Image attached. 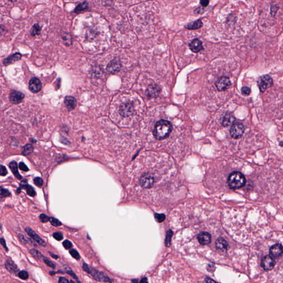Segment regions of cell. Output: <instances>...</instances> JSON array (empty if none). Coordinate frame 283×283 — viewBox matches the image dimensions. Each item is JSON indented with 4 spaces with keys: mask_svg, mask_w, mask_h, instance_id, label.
<instances>
[{
    "mask_svg": "<svg viewBox=\"0 0 283 283\" xmlns=\"http://www.w3.org/2000/svg\"><path fill=\"white\" fill-rule=\"evenodd\" d=\"M172 130L173 126L171 123L168 121L162 120L155 124L153 135L158 140L164 139L170 135Z\"/></svg>",
    "mask_w": 283,
    "mask_h": 283,
    "instance_id": "cell-1",
    "label": "cell"
},
{
    "mask_svg": "<svg viewBox=\"0 0 283 283\" xmlns=\"http://www.w3.org/2000/svg\"><path fill=\"white\" fill-rule=\"evenodd\" d=\"M246 179L243 174L239 171H234L230 174L227 179L229 187L233 190H237L245 185Z\"/></svg>",
    "mask_w": 283,
    "mask_h": 283,
    "instance_id": "cell-2",
    "label": "cell"
},
{
    "mask_svg": "<svg viewBox=\"0 0 283 283\" xmlns=\"http://www.w3.org/2000/svg\"><path fill=\"white\" fill-rule=\"evenodd\" d=\"M197 247L205 248L210 246L212 243V235L207 231H203L197 234L196 236Z\"/></svg>",
    "mask_w": 283,
    "mask_h": 283,
    "instance_id": "cell-3",
    "label": "cell"
},
{
    "mask_svg": "<svg viewBox=\"0 0 283 283\" xmlns=\"http://www.w3.org/2000/svg\"><path fill=\"white\" fill-rule=\"evenodd\" d=\"M257 84L261 92L264 93L273 85V79L269 75H263L259 78Z\"/></svg>",
    "mask_w": 283,
    "mask_h": 283,
    "instance_id": "cell-4",
    "label": "cell"
},
{
    "mask_svg": "<svg viewBox=\"0 0 283 283\" xmlns=\"http://www.w3.org/2000/svg\"><path fill=\"white\" fill-rule=\"evenodd\" d=\"M244 127L240 122H235L231 126L230 134L231 137L234 139L241 138L244 132Z\"/></svg>",
    "mask_w": 283,
    "mask_h": 283,
    "instance_id": "cell-5",
    "label": "cell"
},
{
    "mask_svg": "<svg viewBox=\"0 0 283 283\" xmlns=\"http://www.w3.org/2000/svg\"><path fill=\"white\" fill-rule=\"evenodd\" d=\"M276 264V262L274 258L270 255L264 256L261 261V267L266 271L272 270Z\"/></svg>",
    "mask_w": 283,
    "mask_h": 283,
    "instance_id": "cell-6",
    "label": "cell"
},
{
    "mask_svg": "<svg viewBox=\"0 0 283 283\" xmlns=\"http://www.w3.org/2000/svg\"><path fill=\"white\" fill-rule=\"evenodd\" d=\"M90 274L95 281L101 282H112V281L105 273L94 268H91Z\"/></svg>",
    "mask_w": 283,
    "mask_h": 283,
    "instance_id": "cell-7",
    "label": "cell"
},
{
    "mask_svg": "<svg viewBox=\"0 0 283 283\" xmlns=\"http://www.w3.org/2000/svg\"><path fill=\"white\" fill-rule=\"evenodd\" d=\"M231 85L230 79L226 76H222L217 80L216 86L217 90L220 91L227 90Z\"/></svg>",
    "mask_w": 283,
    "mask_h": 283,
    "instance_id": "cell-8",
    "label": "cell"
},
{
    "mask_svg": "<svg viewBox=\"0 0 283 283\" xmlns=\"http://www.w3.org/2000/svg\"><path fill=\"white\" fill-rule=\"evenodd\" d=\"M134 111V108L132 104L130 103H125L120 106V113L121 115L125 117H127L132 115Z\"/></svg>",
    "mask_w": 283,
    "mask_h": 283,
    "instance_id": "cell-9",
    "label": "cell"
},
{
    "mask_svg": "<svg viewBox=\"0 0 283 283\" xmlns=\"http://www.w3.org/2000/svg\"><path fill=\"white\" fill-rule=\"evenodd\" d=\"M42 88V84L40 80L37 78H32L29 83V89L33 93L39 92Z\"/></svg>",
    "mask_w": 283,
    "mask_h": 283,
    "instance_id": "cell-10",
    "label": "cell"
},
{
    "mask_svg": "<svg viewBox=\"0 0 283 283\" xmlns=\"http://www.w3.org/2000/svg\"><path fill=\"white\" fill-rule=\"evenodd\" d=\"M121 68V63L120 60H119L118 59H114L113 60L111 61L110 62L108 63L106 69L108 73L114 74V73L119 71Z\"/></svg>",
    "mask_w": 283,
    "mask_h": 283,
    "instance_id": "cell-11",
    "label": "cell"
},
{
    "mask_svg": "<svg viewBox=\"0 0 283 283\" xmlns=\"http://www.w3.org/2000/svg\"><path fill=\"white\" fill-rule=\"evenodd\" d=\"M283 247L281 244L277 243L271 247L269 249V255L274 258H278L283 256Z\"/></svg>",
    "mask_w": 283,
    "mask_h": 283,
    "instance_id": "cell-12",
    "label": "cell"
},
{
    "mask_svg": "<svg viewBox=\"0 0 283 283\" xmlns=\"http://www.w3.org/2000/svg\"><path fill=\"white\" fill-rule=\"evenodd\" d=\"M25 231L27 233L28 235H29L30 238H32L34 241H35V242L38 244L39 246H42V247L46 246L45 241L40 238V237L37 234L35 233L32 228H30V227H26L25 228Z\"/></svg>",
    "mask_w": 283,
    "mask_h": 283,
    "instance_id": "cell-13",
    "label": "cell"
},
{
    "mask_svg": "<svg viewBox=\"0 0 283 283\" xmlns=\"http://www.w3.org/2000/svg\"><path fill=\"white\" fill-rule=\"evenodd\" d=\"M25 98V95L23 93L13 90L11 93L10 95V100L11 103L13 104H18L22 101Z\"/></svg>",
    "mask_w": 283,
    "mask_h": 283,
    "instance_id": "cell-14",
    "label": "cell"
},
{
    "mask_svg": "<svg viewBox=\"0 0 283 283\" xmlns=\"http://www.w3.org/2000/svg\"><path fill=\"white\" fill-rule=\"evenodd\" d=\"M189 48L194 53H199L203 49V43L199 39H194L189 44Z\"/></svg>",
    "mask_w": 283,
    "mask_h": 283,
    "instance_id": "cell-15",
    "label": "cell"
},
{
    "mask_svg": "<svg viewBox=\"0 0 283 283\" xmlns=\"http://www.w3.org/2000/svg\"><path fill=\"white\" fill-rule=\"evenodd\" d=\"M160 92V88L157 85H152L148 87L147 90V95L150 98H157Z\"/></svg>",
    "mask_w": 283,
    "mask_h": 283,
    "instance_id": "cell-16",
    "label": "cell"
},
{
    "mask_svg": "<svg viewBox=\"0 0 283 283\" xmlns=\"http://www.w3.org/2000/svg\"><path fill=\"white\" fill-rule=\"evenodd\" d=\"M65 105L69 111H72L75 108L76 106V100L72 96H66L64 99Z\"/></svg>",
    "mask_w": 283,
    "mask_h": 283,
    "instance_id": "cell-17",
    "label": "cell"
},
{
    "mask_svg": "<svg viewBox=\"0 0 283 283\" xmlns=\"http://www.w3.org/2000/svg\"><path fill=\"white\" fill-rule=\"evenodd\" d=\"M5 266L7 270L12 274H17L19 271L17 265L10 259H8L6 261Z\"/></svg>",
    "mask_w": 283,
    "mask_h": 283,
    "instance_id": "cell-18",
    "label": "cell"
},
{
    "mask_svg": "<svg viewBox=\"0 0 283 283\" xmlns=\"http://www.w3.org/2000/svg\"><path fill=\"white\" fill-rule=\"evenodd\" d=\"M203 26V23L201 20H198L193 22L189 23L185 25L186 29L189 30H196Z\"/></svg>",
    "mask_w": 283,
    "mask_h": 283,
    "instance_id": "cell-19",
    "label": "cell"
},
{
    "mask_svg": "<svg viewBox=\"0 0 283 283\" xmlns=\"http://www.w3.org/2000/svg\"><path fill=\"white\" fill-rule=\"evenodd\" d=\"M235 117L232 114L227 113L223 117L222 125L224 127H228L230 125H232L235 123Z\"/></svg>",
    "mask_w": 283,
    "mask_h": 283,
    "instance_id": "cell-20",
    "label": "cell"
},
{
    "mask_svg": "<svg viewBox=\"0 0 283 283\" xmlns=\"http://www.w3.org/2000/svg\"><path fill=\"white\" fill-rule=\"evenodd\" d=\"M22 56L20 53H16L13 55H11L5 59L3 60V64L4 65H7L11 64L13 63H15V62H17L18 60H20Z\"/></svg>",
    "mask_w": 283,
    "mask_h": 283,
    "instance_id": "cell-21",
    "label": "cell"
},
{
    "mask_svg": "<svg viewBox=\"0 0 283 283\" xmlns=\"http://www.w3.org/2000/svg\"><path fill=\"white\" fill-rule=\"evenodd\" d=\"M9 167L10 168V169L12 171L13 174L15 175L16 178H17L18 179H22V176H21L18 172L17 164L16 162L13 161L12 162H11L9 164Z\"/></svg>",
    "mask_w": 283,
    "mask_h": 283,
    "instance_id": "cell-22",
    "label": "cell"
},
{
    "mask_svg": "<svg viewBox=\"0 0 283 283\" xmlns=\"http://www.w3.org/2000/svg\"><path fill=\"white\" fill-rule=\"evenodd\" d=\"M20 188L25 189L28 195L32 196V197H34V196L35 195V194H36V193H35L34 189H33L32 186L29 185H28L27 184H22H22H21Z\"/></svg>",
    "mask_w": 283,
    "mask_h": 283,
    "instance_id": "cell-23",
    "label": "cell"
},
{
    "mask_svg": "<svg viewBox=\"0 0 283 283\" xmlns=\"http://www.w3.org/2000/svg\"><path fill=\"white\" fill-rule=\"evenodd\" d=\"M34 150V147L32 144H27L23 147L22 150V154L24 155H30L32 153Z\"/></svg>",
    "mask_w": 283,
    "mask_h": 283,
    "instance_id": "cell-24",
    "label": "cell"
},
{
    "mask_svg": "<svg viewBox=\"0 0 283 283\" xmlns=\"http://www.w3.org/2000/svg\"><path fill=\"white\" fill-rule=\"evenodd\" d=\"M40 31H41V27H40V25H39L38 24H35L30 30V34L32 36L39 35V34H40Z\"/></svg>",
    "mask_w": 283,
    "mask_h": 283,
    "instance_id": "cell-25",
    "label": "cell"
},
{
    "mask_svg": "<svg viewBox=\"0 0 283 283\" xmlns=\"http://www.w3.org/2000/svg\"><path fill=\"white\" fill-rule=\"evenodd\" d=\"M88 8V3L86 2H84L81 3L79 4L75 8L74 12L77 13H79L82 12L83 11H85L86 10H87Z\"/></svg>",
    "mask_w": 283,
    "mask_h": 283,
    "instance_id": "cell-26",
    "label": "cell"
},
{
    "mask_svg": "<svg viewBox=\"0 0 283 283\" xmlns=\"http://www.w3.org/2000/svg\"><path fill=\"white\" fill-rule=\"evenodd\" d=\"M62 38H63V41L65 43V45L69 46V45L71 44V43H72V38H71V36L70 34L67 33H65V34H64L62 36Z\"/></svg>",
    "mask_w": 283,
    "mask_h": 283,
    "instance_id": "cell-27",
    "label": "cell"
},
{
    "mask_svg": "<svg viewBox=\"0 0 283 283\" xmlns=\"http://www.w3.org/2000/svg\"><path fill=\"white\" fill-rule=\"evenodd\" d=\"M30 254L37 260H39L43 256L41 253L35 249H32L30 250Z\"/></svg>",
    "mask_w": 283,
    "mask_h": 283,
    "instance_id": "cell-28",
    "label": "cell"
},
{
    "mask_svg": "<svg viewBox=\"0 0 283 283\" xmlns=\"http://www.w3.org/2000/svg\"><path fill=\"white\" fill-rule=\"evenodd\" d=\"M18 276H19V278H21L22 280H27L29 278L28 273L26 271H25L20 272L18 274Z\"/></svg>",
    "mask_w": 283,
    "mask_h": 283,
    "instance_id": "cell-29",
    "label": "cell"
},
{
    "mask_svg": "<svg viewBox=\"0 0 283 283\" xmlns=\"http://www.w3.org/2000/svg\"><path fill=\"white\" fill-rule=\"evenodd\" d=\"M49 222L51 223V225H52L54 226H60L62 225V223L60 221L58 220V219L54 218V217H50Z\"/></svg>",
    "mask_w": 283,
    "mask_h": 283,
    "instance_id": "cell-30",
    "label": "cell"
},
{
    "mask_svg": "<svg viewBox=\"0 0 283 283\" xmlns=\"http://www.w3.org/2000/svg\"><path fill=\"white\" fill-rule=\"evenodd\" d=\"M34 184L38 187H42L43 184V180L40 177H37L34 179Z\"/></svg>",
    "mask_w": 283,
    "mask_h": 283,
    "instance_id": "cell-31",
    "label": "cell"
},
{
    "mask_svg": "<svg viewBox=\"0 0 283 283\" xmlns=\"http://www.w3.org/2000/svg\"><path fill=\"white\" fill-rule=\"evenodd\" d=\"M71 256L73 257V258H75V259L79 260L80 258V254H79L78 251L75 249H71L69 251Z\"/></svg>",
    "mask_w": 283,
    "mask_h": 283,
    "instance_id": "cell-32",
    "label": "cell"
},
{
    "mask_svg": "<svg viewBox=\"0 0 283 283\" xmlns=\"http://www.w3.org/2000/svg\"><path fill=\"white\" fill-rule=\"evenodd\" d=\"M11 195V193L7 189H4L3 188H1V198H2L4 197H7Z\"/></svg>",
    "mask_w": 283,
    "mask_h": 283,
    "instance_id": "cell-33",
    "label": "cell"
},
{
    "mask_svg": "<svg viewBox=\"0 0 283 283\" xmlns=\"http://www.w3.org/2000/svg\"><path fill=\"white\" fill-rule=\"evenodd\" d=\"M49 218L50 217H49L48 216L46 215L44 213H42L39 216V219H40V221L43 223H46L48 222L49 221Z\"/></svg>",
    "mask_w": 283,
    "mask_h": 283,
    "instance_id": "cell-34",
    "label": "cell"
},
{
    "mask_svg": "<svg viewBox=\"0 0 283 283\" xmlns=\"http://www.w3.org/2000/svg\"><path fill=\"white\" fill-rule=\"evenodd\" d=\"M242 94L245 96H248L251 94V89L248 87H243L241 89Z\"/></svg>",
    "mask_w": 283,
    "mask_h": 283,
    "instance_id": "cell-35",
    "label": "cell"
},
{
    "mask_svg": "<svg viewBox=\"0 0 283 283\" xmlns=\"http://www.w3.org/2000/svg\"><path fill=\"white\" fill-rule=\"evenodd\" d=\"M53 237L55 238L56 240H61L63 239V234L60 232H55L53 233Z\"/></svg>",
    "mask_w": 283,
    "mask_h": 283,
    "instance_id": "cell-36",
    "label": "cell"
},
{
    "mask_svg": "<svg viewBox=\"0 0 283 283\" xmlns=\"http://www.w3.org/2000/svg\"><path fill=\"white\" fill-rule=\"evenodd\" d=\"M63 246L65 249H69L72 247V243L69 240H65L63 242Z\"/></svg>",
    "mask_w": 283,
    "mask_h": 283,
    "instance_id": "cell-37",
    "label": "cell"
},
{
    "mask_svg": "<svg viewBox=\"0 0 283 283\" xmlns=\"http://www.w3.org/2000/svg\"><path fill=\"white\" fill-rule=\"evenodd\" d=\"M44 263H45V264H47V266H49L50 268H53V269L55 268V264H54V263H52L50 260H49L47 258L44 259Z\"/></svg>",
    "mask_w": 283,
    "mask_h": 283,
    "instance_id": "cell-38",
    "label": "cell"
},
{
    "mask_svg": "<svg viewBox=\"0 0 283 283\" xmlns=\"http://www.w3.org/2000/svg\"><path fill=\"white\" fill-rule=\"evenodd\" d=\"M7 171L5 167H4L3 166H1V168H0L1 176H6L7 174Z\"/></svg>",
    "mask_w": 283,
    "mask_h": 283,
    "instance_id": "cell-39",
    "label": "cell"
},
{
    "mask_svg": "<svg viewBox=\"0 0 283 283\" xmlns=\"http://www.w3.org/2000/svg\"><path fill=\"white\" fill-rule=\"evenodd\" d=\"M19 168L20 169L21 171H29V169L27 167V166L25 165V164L23 162H21L19 164Z\"/></svg>",
    "mask_w": 283,
    "mask_h": 283,
    "instance_id": "cell-40",
    "label": "cell"
},
{
    "mask_svg": "<svg viewBox=\"0 0 283 283\" xmlns=\"http://www.w3.org/2000/svg\"><path fill=\"white\" fill-rule=\"evenodd\" d=\"M18 237L20 238L21 242L24 244H27L28 240H27V238H25V237L24 235H22V234H19L18 235Z\"/></svg>",
    "mask_w": 283,
    "mask_h": 283,
    "instance_id": "cell-41",
    "label": "cell"
},
{
    "mask_svg": "<svg viewBox=\"0 0 283 283\" xmlns=\"http://www.w3.org/2000/svg\"><path fill=\"white\" fill-rule=\"evenodd\" d=\"M83 268L84 271H85L86 272H87L88 273L90 274L91 268H89V267L87 264L83 263Z\"/></svg>",
    "mask_w": 283,
    "mask_h": 283,
    "instance_id": "cell-42",
    "label": "cell"
},
{
    "mask_svg": "<svg viewBox=\"0 0 283 283\" xmlns=\"http://www.w3.org/2000/svg\"><path fill=\"white\" fill-rule=\"evenodd\" d=\"M209 2H210V0H200V5L203 7L208 6L209 4Z\"/></svg>",
    "mask_w": 283,
    "mask_h": 283,
    "instance_id": "cell-43",
    "label": "cell"
},
{
    "mask_svg": "<svg viewBox=\"0 0 283 283\" xmlns=\"http://www.w3.org/2000/svg\"><path fill=\"white\" fill-rule=\"evenodd\" d=\"M205 12V9L203 7H198L196 8L195 10L194 11V12L195 13H203Z\"/></svg>",
    "mask_w": 283,
    "mask_h": 283,
    "instance_id": "cell-44",
    "label": "cell"
},
{
    "mask_svg": "<svg viewBox=\"0 0 283 283\" xmlns=\"http://www.w3.org/2000/svg\"><path fill=\"white\" fill-rule=\"evenodd\" d=\"M1 243L2 246L3 247V248H5L6 250V251H8L7 247L6 246L5 240L3 238H1Z\"/></svg>",
    "mask_w": 283,
    "mask_h": 283,
    "instance_id": "cell-45",
    "label": "cell"
},
{
    "mask_svg": "<svg viewBox=\"0 0 283 283\" xmlns=\"http://www.w3.org/2000/svg\"><path fill=\"white\" fill-rule=\"evenodd\" d=\"M59 283H67V282H70V281H68L66 278H63V277H60L58 281Z\"/></svg>",
    "mask_w": 283,
    "mask_h": 283,
    "instance_id": "cell-46",
    "label": "cell"
},
{
    "mask_svg": "<svg viewBox=\"0 0 283 283\" xmlns=\"http://www.w3.org/2000/svg\"><path fill=\"white\" fill-rule=\"evenodd\" d=\"M67 273H68L69 275H70V276H72V277H73V278H75V279H78V277L76 276L75 273H74L73 271H71V270H70L69 271H68V272H67Z\"/></svg>",
    "mask_w": 283,
    "mask_h": 283,
    "instance_id": "cell-47",
    "label": "cell"
},
{
    "mask_svg": "<svg viewBox=\"0 0 283 283\" xmlns=\"http://www.w3.org/2000/svg\"><path fill=\"white\" fill-rule=\"evenodd\" d=\"M49 253L50 256H51L52 258H54L55 259H58V258H59V256H58V255H55L54 253H51L50 252H49Z\"/></svg>",
    "mask_w": 283,
    "mask_h": 283,
    "instance_id": "cell-48",
    "label": "cell"
},
{
    "mask_svg": "<svg viewBox=\"0 0 283 283\" xmlns=\"http://www.w3.org/2000/svg\"><path fill=\"white\" fill-rule=\"evenodd\" d=\"M50 274H51V275H52V276H53V275H54L55 273H54V272H50Z\"/></svg>",
    "mask_w": 283,
    "mask_h": 283,
    "instance_id": "cell-49",
    "label": "cell"
},
{
    "mask_svg": "<svg viewBox=\"0 0 283 283\" xmlns=\"http://www.w3.org/2000/svg\"><path fill=\"white\" fill-rule=\"evenodd\" d=\"M11 2H16L17 0H9Z\"/></svg>",
    "mask_w": 283,
    "mask_h": 283,
    "instance_id": "cell-50",
    "label": "cell"
},
{
    "mask_svg": "<svg viewBox=\"0 0 283 283\" xmlns=\"http://www.w3.org/2000/svg\"><path fill=\"white\" fill-rule=\"evenodd\" d=\"M283 142H281V143H280V144H279V145H281V146H283Z\"/></svg>",
    "mask_w": 283,
    "mask_h": 283,
    "instance_id": "cell-51",
    "label": "cell"
},
{
    "mask_svg": "<svg viewBox=\"0 0 283 283\" xmlns=\"http://www.w3.org/2000/svg\"></svg>",
    "mask_w": 283,
    "mask_h": 283,
    "instance_id": "cell-52",
    "label": "cell"
}]
</instances>
